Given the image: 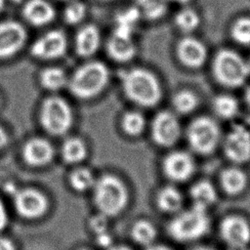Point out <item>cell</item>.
I'll use <instances>...</instances> for the list:
<instances>
[{
  "label": "cell",
  "instance_id": "obj_1",
  "mask_svg": "<svg viewBox=\"0 0 250 250\" xmlns=\"http://www.w3.org/2000/svg\"><path fill=\"white\" fill-rule=\"evenodd\" d=\"M121 86L129 101L143 107H152L161 101L163 91L159 79L150 70L133 67L123 72Z\"/></svg>",
  "mask_w": 250,
  "mask_h": 250
},
{
  "label": "cell",
  "instance_id": "obj_2",
  "mask_svg": "<svg viewBox=\"0 0 250 250\" xmlns=\"http://www.w3.org/2000/svg\"><path fill=\"white\" fill-rule=\"evenodd\" d=\"M108 81L107 66L99 61H89L76 68L68 77L67 87L74 97L80 100H91L104 92Z\"/></svg>",
  "mask_w": 250,
  "mask_h": 250
},
{
  "label": "cell",
  "instance_id": "obj_3",
  "mask_svg": "<svg viewBox=\"0 0 250 250\" xmlns=\"http://www.w3.org/2000/svg\"><path fill=\"white\" fill-rule=\"evenodd\" d=\"M210 227L207 209L193 205L177 215L167 226L168 234L176 241L190 242L206 234Z\"/></svg>",
  "mask_w": 250,
  "mask_h": 250
},
{
  "label": "cell",
  "instance_id": "obj_4",
  "mask_svg": "<svg viewBox=\"0 0 250 250\" xmlns=\"http://www.w3.org/2000/svg\"><path fill=\"white\" fill-rule=\"evenodd\" d=\"M212 73L215 80L227 88H238L248 78L247 61L237 52L224 48L219 50L212 62Z\"/></svg>",
  "mask_w": 250,
  "mask_h": 250
},
{
  "label": "cell",
  "instance_id": "obj_5",
  "mask_svg": "<svg viewBox=\"0 0 250 250\" xmlns=\"http://www.w3.org/2000/svg\"><path fill=\"white\" fill-rule=\"evenodd\" d=\"M39 120L46 132L54 136H61L72 126L73 111L63 98L50 96L40 105Z\"/></svg>",
  "mask_w": 250,
  "mask_h": 250
},
{
  "label": "cell",
  "instance_id": "obj_6",
  "mask_svg": "<svg viewBox=\"0 0 250 250\" xmlns=\"http://www.w3.org/2000/svg\"><path fill=\"white\" fill-rule=\"evenodd\" d=\"M186 136L190 148L194 152L207 155L217 148L222 133L220 126L213 118L198 116L188 124Z\"/></svg>",
  "mask_w": 250,
  "mask_h": 250
},
{
  "label": "cell",
  "instance_id": "obj_7",
  "mask_svg": "<svg viewBox=\"0 0 250 250\" xmlns=\"http://www.w3.org/2000/svg\"><path fill=\"white\" fill-rule=\"evenodd\" d=\"M94 186L95 203L104 215L112 216L123 210L128 200V193L119 179L104 176Z\"/></svg>",
  "mask_w": 250,
  "mask_h": 250
},
{
  "label": "cell",
  "instance_id": "obj_8",
  "mask_svg": "<svg viewBox=\"0 0 250 250\" xmlns=\"http://www.w3.org/2000/svg\"><path fill=\"white\" fill-rule=\"evenodd\" d=\"M182 128L175 112L164 109L155 114L150 125L152 141L159 146L169 147L180 139Z\"/></svg>",
  "mask_w": 250,
  "mask_h": 250
},
{
  "label": "cell",
  "instance_id": "obj_9",
  "mask_svg": "<svg viewBox=\"0 0 250 250\" xmlns=\"http://www.w3.org/2000/svg\"><path fill=\"white\" fill-rule=\"evenodd\" d=\"M67 49L65 33L52 29L37 38L30 46V55L41 61H51L62 57Z\"/></svg>",
  "mask_w": 250,
  "mask_h": 250
},
{
  "label": "cell",
  "instance_id": "obj_10",
  "mask_svg": "<svg viewBox=\"0 0 250 250\" xmlns=\"http://www.w3.org/2000/svg\"><path fill=\"white\" fill-rule=\"evenodd\" d=\"M219 231L223 241L232 250L245 248L250 242V224L242 216L225 217L220 223Z\"/></svg>",
  "mask_w": 250,
  "mask_h": 250
},
{
  "label": "cell",
  "instance_id": "obj_11",
  "mask_svg": "<svg viewBox=\"0 0 250 250\" xmlns=\"http://www.w3.org/2000/svg\"><path fill=\"white\" fill-rule=\"evenodd\" d=\"M224 152L233 163L248 162L250 160V130L241 124L231 127L224 140Z\"/></svg>",
  "mask_w": 250,
  "mask_h": 250
},
{
  "label": "cell",
  "instance_id": "obj_12",
  "mask_svg": "<svg viewBox=\"0 0 250 250\" xmlns=\"http://www.w3.org/2000/svg\"><path fill=\"white\" fill-rule=\"evenodd\" d=\"M27 32L19 21L7 20L0 22V60L16 56L25 45Z\"/></svg>",
  "mask_w": 250,
  "mask_h": 250
},
{
  "label": "cell",
  "instance_id": "obj_13",
  "mask_svg": "<svg viewBox=\"0 0 250 250\" xmlns=\"http://www.w3.org/2000/svg\"><path fill=\"white\" fill-rule=\"evenodd\" d=\"M194 159L192 155L185 150H174L169 152L162 161L164 175L173 182H185L194 173Z\"/></svg>",
  "mask_w": 250,
  "mask_h": 250
},
{
  "label": "cell",
  "instance_id": "obj_14",
  "mask_svg": "<svg viewBox=\"0 0 250 250\" xmlns=\"http://www.w3.org/2000/svg\"><path fill=\"white\" fill-rule=\"evenodd\" d=\"M176 55L184 66L195 69L201 67L207 61L208 50L199 39L186 35L177 43Z\"/></svg>",
  "mask_w": 250,
  "mask_h": 250
},
{
  "label": "cell",
  "instance_id": "obj_15",
  "mask_svg": "<svg viewBox=\"0 0 250 250\" xmlns=\"http://www.w3.org/2000/svg\"><path fill=\"white\" fill-rule=\"evenodd\" d=\"M13 195L18 213L24 218H37L46 211L47 199L35 189H17Z\"/></svg>",
  "mask_w": 250,
  "mask_h": 250
},
{
  "label": "cell",
  "instance_id": "obj_16",
  "mask_svg": "<svg viewBox=\"0 0 250 250\" xmlns=\"http://www.w3.org/2000/svg\"><path fill=\"white\" fill-rule=\"evenodd\" d=\"M23 19L33 26H45L53 21L56 11L47 0H27L22 8Z\"/></svg>",
  "mask_w": 250,
  "mask_h": 250
},
{
  "label": "cell",
  "instance_id": "obj_17",
  "mask_svg": "<svg viewBox=\"0 0 250 250\" xmlns=\"http://www.w3.org/2000/svg\"><path fill=\"white\" fill-rule=\"evenodd\" d=\"M101 45V33L95 24H85L75 35L74 49L81 58H90L96 54Z\"/></svg>",
  "mask_w": 250,
  "mask_h": 250
},
{
  "label": "cell",
  "instance_id": "obj_18",
  "mask_svg": "<svg viewBox=\"0 0 250 250\" xmlns=\"http://www.w3.org/2000/svg\"><path fill=\"white\" fill-rule=\"evenodd\" d=\"M106 53L117 62H127L136 56L137 48L132 36L111 33L106 42Z\"/></svg>",
  "mask_w": 250,
  "mask_h": 250
},
{
  "label": "cell",
  "instance_id": "obj_19",
  "mask_svg": "<svg viewBox=\"0 0 250 250\" xmlns=\"http://www.w3.org/2000/svg\"><path fill=\"white\" fill-rule=\"evenodd\" d=\"M54 154L52 145L43 138H32L28 140L23 148L22 155L28 164L40 166L48 163Z\"/></svg>",
  "mask_w": 250,
  "mask_h": 250
},
{
  "label": "cell",
  "instance_id": "obj_20",
  "mask_svg": "<svg viewBox=\"0 0 250 250\" xmlns=\"http://www.w3.org/2000/svg\"><path fill=\"white\" fill-rule=\"evenodd\" d=\"M220 182L224 191L229 195H237L246 188L248 178L242 169L238 167H229L222 171Z\"/></svg>",
  "mask_w": 250,
  "mask_h": 250
},
{
  "label": "cell",
  "instance_id": "obj_21",
  "mask_svg": "<svg viewBox=\"0 0 250 250\" xmlns=\"http://www.w3.org/2000/svg\"><path fill=\"white\" fill-rule=\"evenodd\" d=\"M193 205L208 209L217 199V191L214 185L206 180L196 182L189 190Z\"/></svg>",
  "mask_w": 250,
  "mask_h": 250
},
{
  "label": "cell",
  "instance_id": "obj_22",
  "mask_svg": "<svg viewBox=\"0 0 250 250\" xmlns=\"http://www.w3.org/2000/svg\"><path fill=\"white\" fill-rule=\"evenodd\" d=\"M140 18H142L141 14L135 5L121 11L114 18V27L112 33L133 36V32Z\"/></svg>",
  "mask_w": 250,
  "mask_h": 250
},
{
  "label": "cell",
  "instance_id": "obj_23",
  "mask_svg": "<svg viewBox=\"0 0 250 250\" xmlns=\"http://www.w3.org/2000/svg\"><path fill=\"white\" fill-rule=\"evenodd\" d=\"M156 204L163 212L177 213L183 205V195L177 188L166 186L157 192Z\"/></svg>",
  "mask_w": 250,
  "mask_h": 250
},
{
  "label": "cell",
  "instance_id": "obj_24",
  "mask_svg": "<svg viewBox=\"0 0 250 250\" xmlns=\"http://www.w3.org/2000/svg\"><path fill=\"white\" fill-rule=\"evenodd\" d=\"M39 82L44 89L56 92L67 86L68 76L62 67L48 66L41 70Z\"/></svg>",
  "mask_w": 250,
  "mask_h": 250
},
{
  "label": "cell",
  "instance_id": "obj_25",
  "mask_svg": "<svg viewBox=\"0 0 250 250\" xmlns=\"http://www.w3.org/2000/svg\"><path fill=\"white\" fill-rule=\"evenodd\" d=\"M212 107L214 113L221 119H232L239 111L237 99L229 94H220L213 99Z\"/></svg>",
  "mask_w": 250,
  "mask_h": 250
},
{
  "label": "cell",
  "instance_id": "obj_26",
  "mask_svg": "<svg viewBox=\"0 0 250 250\" xmlns=\"http://www.w3.org/2000/svg\"><path fill=\"white\" fill-rule=\"evenodd\" d=\"M199 104L197 95L191 90L183 89L174 94L172 97V106L175 113L188 114L194 111Z\"/></svg>",
  "mask_w": 250,
  "mask_h": 250
},
{
  "label": "cell",
  "instance_id": "obj_27",
  "mask_svg": "<svg viewBox=\"0 0 250 250\" xmlns=\"http://www.w3.org/2000/svg\"><path fill=\"white\" fill-rule=\"evenodd\" d=\"M168 0H136L141 17L147 21H157L164 17L168 11Z\"/></svg>",
  "mask_w": 250,
  "mask_h": 250
},
{
  "label": "cell",
  "instance_id": "obj_28",
  "mask_svg": "<svg viewBox=\"0 0 250 250\" xmlns=\"http://www.w3.org/2000/svg\"><path fill=\"white\" fill-rule=\"evenodd\" d=\"M87 149L84 142L76 137L68 138L64 141L62 147V155L68 163H76L83 160Z\"/></svg>",
  "mask_w": 250,
  "mask_h": 250
},
{
  "label": "cell",
  "instance_id": "obj_29",
  "mask_svg": "<svg viewBox=\"0 0 250 250\" xmlns=\"http://www.w3.org/2000/svg\"><path fill=\"white\" fill-rule=\"evenodd\" d=\"M121 128L128 136H139L146 128V118L140 111L129 110L122 115Z\"/></svg>",
  "mask_w": 250,
  "mask_h": 250
},
{
  "label": "cell",
  "instance_id": "obj_30",
  "mask_svg": "<svg viewBox=\"0 0 250 250\" xmlns=\"http://www.w3.org/2000/svg\"><path fill=\"white\" fill-rule=\"evenodd\" d=\"M174 22L180 31L188 34L199 26L200 17L195 10L191 8H184L176 14Z\"/></svg>",
  "mask_w": 250,
  "mask_h": 250
},
{
  "label": "cell",
  "instance_id": "obj_31",
  "mask_svg": "<svg viewBox=\"0 0 250 250\" xmlns=\"http://www.w3.org/2000/svg\"><path fill=\"white\" fill-rule=\"evenodd\" d=\"M131 234L136 242L149 246L156 237V229L150 222L140 220L134 224Z\"/></svg>",
  "mask_w": 250,
  "mask_h": 250
},
{
  "label": "cell",
  "instance_id": "obj_32",
  "mask_svg": "<svg viewBox=\"0 0 250 250\" xmlns=\"http://www.w3.org/2000/svg\"><path fill=\"white\" fill-rule=\"evenodd\" d=\"M230 36L238 44L250 45V18L239 17L230 26Z\"/></svg>",
  "mask_w": 250,
  "mask_h": 250
},
{
  "label": "cell",
  "instance_id": "obj_33",
  "mask_svg": "<svg viewBox=\"0 0 250 250\" xmlns=\"http://www.w3.org/2000/svg\"><path fill=\"white\" fill-rule=\"evenodd\" d=\"M87 8L86 5L79 0H70L64 7L63 20L65 23L69 25H75L80 23L86 17Z\"/></svg>",
  "mask_w": 250,
  "mask_h": 250
},
{
  "label": "cell",
  "instance_id": "obj_34",
  "mask_svg": "<svg viewBox=\"0 0 250 250\" xmlns=\"http://www.w3.org/2000/svg\"><path fill=\"white\" fill-rule=\"evenodd\" d=\"M70 184L76 190L83 191L94 186L92 173L86 168H79L72 172L70 176Z\"/></svg>",
  "mask_w": 250,
  "mask_h": 250
},
{
  "label": "cell",
  "instance_id": "obj_35",
  "mask_svg": "<svg viewBox=\"0 0 250 250\" xmlns=\"http://www.w3.org/2000/svg\"><path fill=\"white\" fill-rule=\"evenodd\" d=\"M105 217H106V216L102 213L101 215L94 216V217L91 219L90 226H91L92 229H93L96 233H100V232L105 231L106 224H107Z\"/></svg>",
  "mask_w": 250,
  "mask_h": 250
},
{
  "label": "cell",
  "instance_id": "obj_36",
  "mask_svg": "<svg viewBox=\"0 0 250 250\" xmlns=\"http://www.w3.org/2000/svg\"><path fill=\"white\" fill-rule=\"evenodd\" d=\"M97 242L103 247H108L111 244V237L106 231L97 233Z\"/></svg>",
  "mask_w": 250,
  "mask_h": 250
},
{
  "label": "cell",
  "instance_id": "obj_37",
  "mask_svg": "<svg viewBox=\"0 0 250 250\" xmlns=\"http://www.w3.org/2000/svg\"><path fill=\"white\" fill-rule=\"evenodd\" d=\"M7 223V215L2 202L0 201V230H2Z\"/></svg>",
  "mask_w": 250,
  "mask_h": 250
},
{
  "label": "cell",
  "instance_id": "obj_38",
  "mask_svg": "<svg viewBox=\"0 0 250 250\" xmlns=\"http://www.w3.org/2000/svg\"><path fill=\"white\" fill-rule=\"evenodd\" d=\"M0 250H15V247L9 239L0 238Z\"/></svg>",
  "mask_w": 250,
  "mask_h": 250
},
{
  "label": "cell",
  "instance_id": "obj_39",
  "mask_svg": "<svg viewBox=\"0 0 250 250\" xmlns=\"http://www.w3.org/2000/svg\"><path fill=\"white\" fill-rule=\"evenodd\" d=\"M8 136L6 134V131L0 126V149L7 144Z\"/></svg>",
  "mask_w": 250,
  "mask_h": 250
},
{
  "label": "cell",
  "instance_id": "obj_40",
  "mask_svg": "<svg viewBox=\"0 0 250 250\" xmlns=\"http://www.w3.org/2000/svg\"><path fill=\"white\" fill-rule=\"evenodd\" d=\"M146 250H172L171 248L165 246V245H160V244H151L147 247Z\"/></svg>",
  "mask_w": 250,
  "mask_h": 250
},
{
  "label": "cell",
  "instance_id": "obj_41",
  "mask_svg": "<svg viewBox=\"0 0 250 250\" xmlns=\"http://www.w3.org/2000/svg\"><path fill=\"white\" fill-rule=\"evenodd\" d=\"M244 100H245L246 104L250 107V86H248V87L245 89V92H244Z\"/></svg>",
  "mask_w": 250,
  "mask_h": 250
},
{
  "label": "cell",
  "instance_id": "obj_42",
  "mask_svg": "<svg viewBox=\"0 0 250 250\" xmlns=\"http://www.w3.org/2000/svg\"><path fill=\"white\" fill-rule=\"evenodd\" d=\"M189 250H214V249L211 247H208V246H195Z\"/></svg>",
  "mask_w": 250,
  "mask_h": 250
},
{
  "label": "cell",
  "instance_id": "obj_43",
  "mask_svg": "<svg viewBox=\"0 0 250 250\" xmlns=\"http://www.w3.org/2000/svg\"><path fill=\"white\" fill-rule=\"evenodd\" d=\"M108 250H131V249L125 246H113V247H110Z\"/></svg>",
  "mask_w": 250,
  "mask_h": 250
},
{
  "label": "cell",
  "instance_id": "obj_44",
  "mask_svg": "<svg viewBox=\"0 0 250 250\" xmlns=\"http://www.w3.org/2000/svg\"><path fill=\"white\" fill-rule=\"evenodd\" d=\"M169 2H175V3H179V4H183V5H185V4H188L190 0H168Z\"/></svg>",
  "mask_w": 250,
  "mask_h": 250
},
{
  "label": "cell",
  "instance_id": "obj_45",
  "mask_svg": "<svg viewBox=\"0 0 250 250\" xmlns=\"http://www.w3.org/2000/svg\"><path fill=\"white\" fill-rule=\"evenodd\" d=\"M5 1H6V0H0V11H2V9L4 8V6H5Z\"/></svg>",
  "mask_w": 250,
  "mask_h": 250
},
{
  "label": "cell",
  "instance_id": "obj_46",
  "mask_svg": "<svg viewBox=\"0 0 250 250\" xmlns=\"http://www.w3.org/2000/svg\"><path fill=\"white\" fill-rule=\"evenodd\" d=\"M247 66H248V71H249V74H250V59L247 61Z\"/></svg>",
  "mask_w": 250,
  "mask_h": 250
},
{
  "label": "cell",
  "instance_id": "obj_47",
  "mask_svg": "<svg viewBox=\"0 0 250 250\" xmlns=\"http://www.w3.org/2000/svg\"><path fill=\"white\" fill-rule=\"evenodd\" d=\"M238 250H250V248H247V247H245V248H242V249H238Z\"/></svg>",
  "mask_w": 250,
  "mask_h": 250
},
{
  "label": "cell",
  "instance_id": "obj_48",
  "mask_svg": "<svg viewBox=\"0 0 250 250\" xmlns=\"http://www.w3.org/2000/svg\"><path fill=\"white\" fill-rule=\"evenodd\" d=\"M98 1H102V2H107V1H111V0H98Z\"/></svg>",
  "mask_w": 250,
  "mask_h": 250
},
{
  "label": "cell",
  "instance_id": "obj_49",
  "mask_svg": "<svg viewBox=\"0 0 250 250\" xmlns=\"http://www.w3.org/2000/svg\"><path fill=\"white\" fill-rule=\"evenodd\" d=\"M1 103H2V97H1V94H0V105H1Z\"/></svg>",
  "mask_w": 250,
  "mask_h": 250
},
{
  "label": "cell",
  "instance_id": "obj_50",
  "mask_svg": "<svg viewBox=\"0 0 250 250\" xmlns=\"http://www.w3.org/2000/svg\"><path fill=\"white\" fill-rule=\"evenodd\" d=\"M81 250H86V249H81Z\"/></svg>",
  "mask_w": 250,
  "mask_h": 250
}]
</instances>
